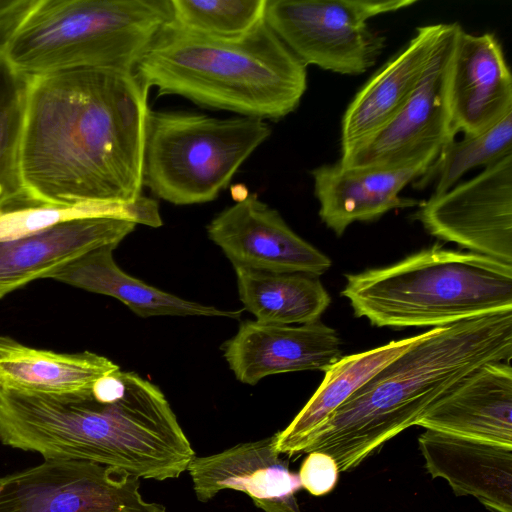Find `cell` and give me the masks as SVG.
I'll return each mask as SVG.
<instances>
[{
  "instance_id": "obj_1",
  "label": "cell",
  "mask_w": 512,
  "mask_h": 512,
  "mask_svg": "<svg viewBox=\"0 0 512 512\" xmlns=\"http://www.w3.org/2000/svg\"><path fill=\"white\" fill-rule=\"evenodd\" d=\"M147 99L134 71L75 69L30 77L20 145L30 199L112 208L134 221Z\"/></svg>"
},
{
  "instance_id": "obj_2",
  "label": "cell",
  "mask_w": 512,
  "mask_h": 512,
  "mask_svg": "<svg viewBox=\"0 0 512 512\" xmlns=\"http://www.w3.org/2000/svg\"><path fill=\"white\" fill-rule=\"evenodd\" d=\"M0 442L44 459L90 461L158 481L178 478L195 456L163 392L120 369L86 394L0 389Z\"/></svg>"
},
{
  "instance_id": "obj_3",
  "label": "cell",
  "mask_w": 512,
  "mask_h": 512,
  "mask_svg": "<svg viewBox=\"0 0 512 512\" xmlns=\"http://www.w3.org/2000/svg\"><path fill=\"white\" fill-rule=\"evenodd\" d=\"M512 357V309L433 328L353 393L318 430L320 451L345 472L417 425L426 411L477 368Z\"/></svg>"
},
{
  "instance_id": "obj_4",
  "label": "cell",
  "mask_w": 512,
  "mask_h": 512,
  "mask_svg": "<svg viewBox=\"0 0 512 512\" xmlns=\"http://www.w3.org/2000/svg\"><path fill=\"white\" fill-rule=\"evenodd\" d=\"M134 73L149 90L262 120L294 112L307 89V67L263 19L236 38L165 25Z\"/></svg>"
},
{
  "instance_id": "obj_5",
  "label": "cell",
  "mask_w": 512,
  "mask_h": 512,
  "mask_svg": "<svg viewBox=\"0 0 512 512\" xmlns=\"http://www.w3.org/2000/svg\"><path fill=\"white\" fill-rule=\"evenodd\" d=\"M345 276L341 295L377 327L437 328L512 309V265L440 244Z\"/></svg>"
},
{
  "instance_id": "obj_6",
  "label": "cell",
  "mask_w": 512,
  "mask_h": 512,
  "mask_svg": "<svg viewBox=\"0 0 512 512\" xmlns=\"http://www.w3.org/2000/svg\"><path fill=\"white\" fill-rule=\"evenodd\" d=\"M173 21L171 0H36L1 51L19 73L134 71Z\"/></svg>"
},
{
  "instance_id": "obj_7",
  "label": "cell",
  "mask_w": 512,
  "mask_h": 512,
  "mask_svg": "<svg viewBox=\"0 0 512 512\" xmlns=\"http://www.w3.org/2000/svg\"><path fill=\"white\" fill-rule=\"evenodd\" d=\"M271 135L252 117L215 118L149 108L144 125L143 186L175 205L215 200Z\"/></svg>"
},
{
  "instance_id": "obj_8",
  "label": "cell",
  "mask_w": 512,
  "mask_h": 512,
  "mask_svg": "<svg viewBox=\"0 0 512 512\" xmlns=\"http://www.w3.org/2000/svg\"><path fill=\"white\" fill-rule=\"evenodd\" d=\"M415 0H266L264 19L307 67L359 75L385 48L369 20L414 5Z\"/></svg>"
},
{
  "instance_id": "obj_9",
  "label": "cell",
  "mask_w": 512,
  "mask_h": 512,
  "mask_svg": "<svg viewBox=\"0 0 512 512\" xmlns=\"http://www.w3.org/2000/svg\"><path fill=\"white\" fill-rule=\"evenodd\" d=\"M139 480L90 461L44 459L0 476V512H167L143 499Z\"/></svg>"
},
{
  "instance_id": "obj_10",
  "label": "cell",
  "mask_w": 512,
  "mask_h": 512,
  "mask_svg": "<svg viewBox=\"0 0 512 512\" xmlns=\"http://www.w3.org/2000/svg\"><path fill=\"white\" fill-rule=\"evenodd\" d=\"M413 218L440 240L512 265V154L431 195Z\"/></svg>"
},
{
  "instance_id": "obj_11",
  "label": "cell",
  "mask_w": 512,
  "mask_h": 512,
  "mask_svg": "<svg viewBox=\"0 0 512 512\" xmlns=\"http://www.w3.org/2000/svg\"><path fill=\"white\" fill-rule=\"evenodd\" d=\"M461 26L450 23L415 92L383 128L341 156L344 166L393 168L437 156L455 139L450 126L448 86L455 38Z\"/></svg>"
},
{
  "instance_id": "obj_12",
  "label": "cell",
  "mask_w": 512,
  "mask_h": 512,
  "mask_svg": "<svg viewBox=\"0 0 512 512\" xmlns=\"http://www.w3.org/2000/svg\"><path fill=\"white\" fill-rule=\"evenodd\" d=\"M233 267L320 276L331 260L296 234L279 212L248 194L216 215L206 227Z\"/></svg>"
},
{
  "instance_id": "obj_13",
  "label": "cell",
  "mask_w": 512,
  "mask_h": 512,
  "mask_svg": "<svg viewBox=\"0 0 512 512\" xmlns=\"http://www.w3.org/2000/svg\"><path fill=\"white\" fill-rule=\"evenodd\" d=\"M341 345L337 331L320 320L299 326L246 320L221 349L235 377L255 385L274 374L325 372L342 357Z\"/></svg>"
},
{
  "instance_id": "obj_14",
  "label": "cell",
  "mask_w": 512,
  "mask_h": 512,
  "mask_svg": "<svg viewBox=\"0 0 512 512\" xmlns=\"http://www.w3.org/2000/svg\"><path fill=\"white\" fill-rule=\"evenodd\" d=\"M448 101L454 136L479 134L512 112V77L493 33L474 35L459 29L450 64Z\"/></svg>"
},
{
  "instance_id": "obj_15",
  "label": "cell",
  "mask_w": 512,
  "mask_h": 512,
  "mask_svg": "<svg viewBox=\"0 0 512 512\" xmlns=\"http://www.w3.org/2000/svg\"><path fill=\"white\" fill-rule=\"evenodd\" d=\"M437 156L393 167H351L339 162L311 171L314 194L322 222L337 236L357 221L379 219L390 210L419 206L422 201L400 196L403 188L419 178Z\"/></svg>"
},
{
  "instance_id": "obj_16",
  "label": "cell",
  "mask_w": 512,
  "mask_h": 512,
  "mask_svg": "<svg viewBox=\"0 0 512 512\" xmlns=\"http://www.w3.org/2000/svg\"><path fill=\"white\" fill-rule=\"evenodd\" d=\"M187 470L197 499L207 502L223 490L247 494L264 512H300L298 474L274 448L273 436L241 443L209 456H194Z\"/></svg>"
},
{
  "instance_id": "obj_17",
  "label": "cell",
  "mask_w": 512,
  "mask_h": 512,
  "mask_svg": "<svg viewBox=\"0 0 512 512\" xmlns=\"http://www.w3.org/2000/svg\"><path fill=\"white\" fill-rule=\"evenodd\" d=\"M136 223L120 215L78 217L38 232L0 242V298L47 276L75 258L118 244Z\"/></svg>"
},
{
  "instance_id": "obj_18",
  "label": "cell",
  "mask_w": 512,
  "mask_h": 512,
  "mask_svg": "<svg viewBox=\"0 0 512 512\" xmlns=\"http://www.w3.org/2000/svg\"><path fill=\"white\" fill-rule=\"evenodd\" d=\"M450 23L420 26L408 44L356 93L341 121V156L389 123L420 84Z\"/></svg>"
},
{
  "instance_id": "obj_19",
  "label": "cell",
  "mask_w": 512,
  "mask_h": 512,
  "mask_svg": "<svg viewBox=\"0 0 512 512\" xmlns=\"http://www.w3.org/2000/svg\"><path fill=\"white\" fill-rule=\"evenodd\" d=\"M418 447L426 471L456 496H472L490 512H512V446L426 429Z\"/></svg>"
},
{
  "instance_id": "obj_20",
  "label": "cell",
  "mask_w": 512,
  "mask_h": 512,
  "mask_svg": "<svg viewBox=\"0 0 512 512\" xmlns=\"http://www.w3.org/2000/svg\"><path fill=\"white\" fill-rule=\"evenodd\" d=\"M425 429L512 446V368L487 363L437 400L418 421Z\"/></svg>"
},
{
  "instance_id": "obj_21",
  "label": "cell",
  "mask_w": 512,
  "mask_h": 512,
  "mask_svg": "<svg viewBox=\"0 0 512 512\" xmlns=\"http://www.w3.org/2000/svg\"><path fill=\"white\" fill-rule=\"evenodd\" d=\"M108 245L91 250L51 272L47 278L116 298L136 315L220 316L238 318L242 310H220L160 290L124 272L115 262Z\"/></svg>"
},
{
  "instance_id": "obj_22",
  "label": "cell",
  "mask_w": 512,
  "mask_h": 512,
  "mask_svg": "<svg viewBox=\"0 0 512 512\" xmlns=\"http://www.w3.org/2000/svg\"><path fill=\"white\" fill-rule=\"evenodd\" d=\"M426 334L427 331L362 353L342 356L325 371L322 383L290 424L273 435L276 452L289 456L305 453L318 430L353 393Z\"/></svg>"
},
{
  "instance_id": "obj_23",
  "label": "cell",
  "mask_w": 512,
  "mask_h": 512,
  "mask_svg": "<svg viewBox=\"0 0 512 512\" xmlns=\"http://www.w3.org/2000/svg\"><path fill=\"white\" fill-rule=\"evenodd\" d=\"M120 369L105 356L36 349L0 336V389L41 394H86Z\"/></svg>"
},
{
  "instance_id": "obj_24",
  "label": "cell",
  "mask_w": 512,
  "mask_h": 512,
  "mask_svg": "<svg viewBox=\"0 0 512 512\" xmlns=\"http://www.w3.org/2000/svg\"><path fill=\"white\" fill-rule=\"evenodd\" d=\"M239 298L255 320L278 325L319 320L331 297L318 276L234 267Z\"/></svg>"
},
{
  "instance_id": "obj_25",
  "label": "cell",
  "mask_w": 512,
  "mask_h": 512,
  "mask_svg": "<svg viewBox=\"0 0 512 512\" xmlns=\"http://www.w3.org/2000/svg\"><path fill=\"white\" fill-rule=\"evenodd\" d=\"M29 78L8 63L0 48V213L38 203L26 193L20 168V145Z\"/></svg>"
},
{
  "instance_id": "obj_26",
  "label": "cell",
  "mask_w": 512,
  "mask_h": 512,
  "mask_svg": "<svg viewBox=\"0 0 512 512\" xmlns=\"http://www.w3.org/2000/svg\"><path fill=\"white\" fill-rule=\"evenodd\" d=\"M512 154V112L491 128L446 143L437 157L419 178L412 182L415 189L434 185V194H441L454 185L469 170L488 167Z\"/></svg>"
},
{
  "instance_id": "obj_27",
  "label": "cell",
  "mask_w": 512,
  "mask_h": 512,
  "mask_svg": "<svg viewBox=\"0 0 512 512\" xmlns=\"http://www.w3.org/2000/svg\"><path fill=\"white\" fill-rule=\"evenodd\" d=\"M173 22L210 37L236 38L264 19L266 0H171Z\"/></svg>"
},
{
  "instance_id": "obj_28",
  "label": "cell",
  "mask_w": 512,
  "mask_h": 512,
  "mask_svg": "<svg viewBox=\"0 0 512 512\" xmlns=\"http://www.w3.org/2000/svg\"><path fill=\"white\" fill-rule=\"evenodd\" d=\"M94 215L127 217L121 211L102 206H61L32 203L7 209L0 213V242L38 232L62 221Z\"/></svg>"
},
{
  "instance_id": "obj_29",
  "label": "cell",
  "mask_w": 512,
  "mask_h": 512,
  "mask_svg": "<svg viewBox=\"0 0 512 512\" xmlns=\"http://www.w3.org/2000/svg\"><path fill=\"white\" fill-rule=\"evenodd\" d=\"M339 468L332 456L320 451L309 452L301 464L298 477L301 487L313 496L331 492L337 484Z\"/></svg>"
},
{
  "instance_id": "obj_30",
  "label": "cell",
  "mask_w": 512,
  "mask_h": 512,
  "mask_svg": "<svg viewBox=\"0 0 512 512\" xmlns=\"http://www.w3.org/2000/svg\"><path fill=\"white\" fill-rule=\"evenodd\" d=\"M36 0H0V48Z\"/></svg>"
}]
</instances>
